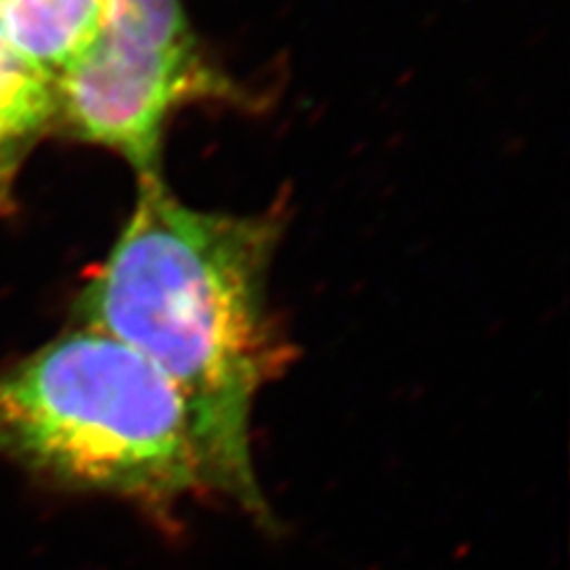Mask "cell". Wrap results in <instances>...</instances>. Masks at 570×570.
Masks as SVG:
<instances>
[{
  "label": "cell",
  "mask_w": 570,
  "mask_h": 570,
  "mask_svg": "<svg viewBox=\"0 0 570 570\" xmlns=\"http://www.w3.org/2000/svg\"><path fill=\"white\" fill-rule=\"evenodd\" d=\"M278 214H222L184 205L159 169L138 195L77 299L86 328L117 337L178 390L195 421L214 492L269 515L253 466L249 423L288 345L269 312Z\"/></svg>",
  "instance_id": "6da1fadb"
},
{
  "label": "cell",
  "mask_w": 570,
  "mask_h": 570,
  "mask_svg": "<svg viewBox=\"0 0 570 570\" xmlns=\"http://www.w3.org/2000/svg\"><path fill=\"white\" fill-rule=\"evenodd\" d=\"M0 454L60 485L155 509L214 492L178 390L86 326L0 368Z\"/></svg>",
  "instance_id": "7a4b0ae2"
},
{
  "label": "cell",
  "mask_w": 570,
  "mask_h": 570,
  "mask_svg": "<svg viewBox=\"0 0 570 570\" xmlns=\"http://www.w3.org/2000/svg\"><path fill=\"white\" fill-rule=\"evenodd\" d=\"M226 96L230 83L203 56L181 0H105L94 41L56 77L58 121L138 174L159 169L174 112Z\"/></svg>",
  "instance_id": "3957f363"
},
{
  "label": "cell",
  "mask_w": 570,
  "mask_h": 570,
  "mask_svg": "<svg viewBox=\"0 0 570 570\" xmlns=\"http://www.w3.org/2000/svg\"><path fill=\"white\" fill-rule=\"evenodd\" d=\"M105 0H0V29L52 81L94 41Z\"/></svg>",
  "instance_id": "277c9868"
},
{
  "label": "cell",
  "mask_w": 570,
  "mask_h": 570,
  "mask_svg": "<svg viewBox=\"0 0 570 570\" xmlns=\"http://www.w3.org/2000/svg\"><path fill=\"white\" fill-rule=\"evenodd\" d=\"M56 121V81L29 65L0 29V205L27 153Z\"/></svg>",
  "instance_id": "5b68a950"
}]
</instances>
